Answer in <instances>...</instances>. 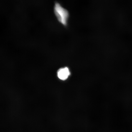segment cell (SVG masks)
Here are the masks:
<instances>
[{
	"mask_svg": "<svg viewBox=\"0 0 132 132\" xmlns=\"http://www.w3.org/2000/svg\"><path fill=\"white\" fill-rule=\"evenodd\" d=\"M54 11L58 20L64 26H67L69 17V13L59 3L56 2L54 6Z\"/></svg>",
	"mask_w": 132,
	"mask_h": 132,
	"instance_id": "cell-1",
	"label": "cell"
},
{
	"mask_svg": "<svg viewBox=\"0 0 132 132\" xmlns=\"http://www.w3.org/2000/svg\"><path fill=\"white\" fill-rule=\"evenodd\" d=\"M70 74V70L67 67L62 68L59 69L57 72L58 77L62 80H67Z\"/></svg>",
	"mask_w": 132,
	"mask_h": 132,
	"instance_id": "cell-2",
	"label": "cell"
}]
</instances>
